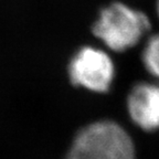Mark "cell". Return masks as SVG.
Returning <instances> with one entry per match:
<instances>
[{
	"label": "cell",
	"instance_id": "3957f363",
	"mask_svg": "<svg viewBox=\"0 0 159 159\" xmlns=\"http://www.w3.org/2000/svg\"><path fill=\"white\" fill-rule=\"evenodd\" d=\"M114 64L105 52L83 48L70 64V76L74 84L94 92H106L114 79Z\"/></svg>",
	"mask_w": 159,
	"mask_h": 159
},
{
	"label": "cell",
	"instance_id": "7a4b0ae2",
	"mask_svg": "<svg viewBox=\"0 0 159 159\" xmlns=\"http://www.w3.org/2000/svg\"><path fill=\"white\" fill-rule=\"evenodd\" d=\"M148 29L144 13L116 2L102 10L93 32L111 50L120 52L136 45Z\"/></svg>",
	"mask_w": 159,
	"mask_h": 159
},
{
	"label": "cell",
	"instance_id": "8992f818",
	"mask_svg": "<svg viewBox=\"0 0 159 159\" xmlns=\"http://www.w3.org/2000/svg\"><path fill=\"white\" fill-rule=\"evenodd\" d=\"M158 13H159V0H158Z\"/></svg>",
	"mask_w": 159,
	"mask_h": 159
},
{
	"label": "cell",
	"instance_id": "6da1fadb",
	"mask_svg": "<svg viewBox=\"0 0 159 159\" xmlns=\"http://www.w3.org/2000/svg\"><path fill=\"white\" fill-rule=\"evenodd\" d=\"M65 159H135V150L132 139L122 127L104 120L82 129Z\"/></svg>",
	"mask_w": 159,
	"mask_h": 159
},
{
	"label": "cell",
	"instance_id": "277c9868",
	"mask_svg": "<svg viewBox=\"0 0 159 159\" xmlns=\"http://www.w3.org/2000/svg\"><path fill=\"white\" fill-rule=\"evenodd\" d=\"M129 115L140 128L155 130L159 128V87L139 84L128 96Z\"/></svg>",
	"mask_w": 159,
	"mask_h": 159
},
{
	"label": "cell",
	"instance_id": "5b68a950",
	"mask_svg": "<svg viewBox=\"0 0 159 159\" xmlns=\"http://www.w3.org/2000/svg\"><path fill=\"white\" fill-rule=\"evenodd\" d=\"M143 60L149 72L159 77V34L149 40L144 50Z\"/></svg>",
	"mask_w": 159,
	"mask_h": 159
}]
</instances>
